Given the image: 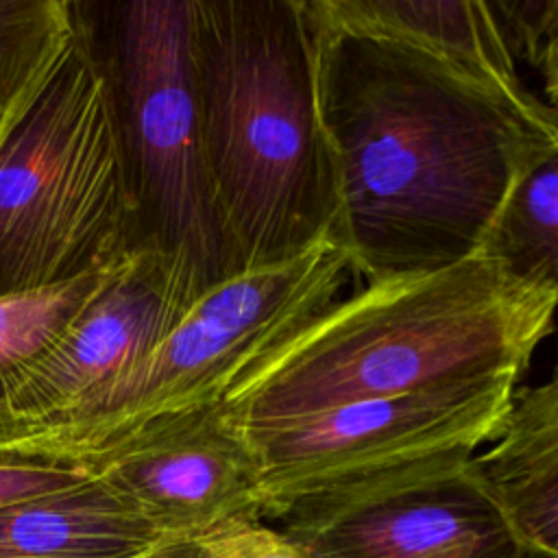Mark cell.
Returning a JSON list of instances; mask_svg holds the SVG:
<instances>
[{"label":"cell","mask_w":558,"mask_h":558,"mask_svg":"<svg viewBox=\"0 0 558 558\" xmlns=\"http://www.w3.org/2000/svg\"><path fill=\"white\" fill-rule=\"evenodd\" d=\"M477 257L558 305V118L523 153Z\"/></svg>","instance_id":"13"},{"label":"cell","mask_w":558,"mask_h":558,"mask_svg":"<svg viewBox=\"0 0 558 558\" xmlns=\"http://www.w3.org/2000/svg\"><path fill=\"white\" fill-rule=\"evenodd\" d=\"M196 299L172 259L133 246L107 272L94 299L13 397V440H22L126 375Z\"/></svg>","instance_id":"10"},{"label":"cell","mask_w":558,"mask_h":558,"mask_svg":"<svg viewBox=\"0 0 558 558\" xmlns=\"http://www.w3.org/2000/svg\"><path fill=\"white\" fill-rule=\"evenodd\" d=\"M558 447V368L534 388L517 390L510 418L501 436L484 453L482 466L512 464Z\"/></svg>","instance_id":"18"},{"label":"cell","mask_w":558,"mask_h":558,"mask_svg":"<svg viewBox=\"0 0 558 558\" xmlns=\"http://www.w3.org/2000/svg\"><path fill=\"white\" fill-rule=\"evenodd\" d=\"M111 266L68 283L0 299V442L13 440L11 405L20 384L63 338Z\"/></svg>","instance_id":"14"},{"label":"cell","mask_w":558,"mask_h":558,"mask_svg":"<svg viewBox=\"0 0 558 558\" xmlns=\"http://www.w3.org/2000/svg\"><path fill=\"white\" fill-rule=\"evenodd\" d=\"M473 464L521 538L541 558H558V447L501 466H482L473 456Z\"/></svg>","instance_id":"16"},{"label":"cell","mask_w":558,"mask_h":558,"mask_svg":"<svg viewBox=\"0 0 558 558\" xmlns=\"http://www.w3.org/2000/svg\"><path fill=\"white\" fill-rule=\"evenodd\" d=\"M349 272L325 242L211 286L126 375L28 438L94 456L146 423L220 403L255 360L336 303Z\"/></svg>","instance_id":"6"},{"label":"cell","mask_w":558,"mask_h":558,"mask_svg":"<svg viewBox=\"0 0 558 558\" xmlns=\"http://www.w3.org/2000/svg\"><path fill=\"white\" fill-rule=\"evenodd\" d=\"M338 214L331 242L368 283L480 255L527 146L558 109L519 105L429 52L303 0Z\"/></svg>","instance_id":"1"},{"label":"cell","mask_w":558,"mask_h":558,"mask_svg":"<svg viewBox=\"0 0 558 558\" xmlns=\"http://www.w3.org/2000/svg\"><path fill=\"white\" fill-rule=\"evenodd\" d=\"M92 456L22 438L0 442V508L94 480Z\"/></svg>","instance_id":"17"},{"label":"cell","mask_w":558,"mask_h":558,"mask_svg":"<svg viewBox=\"0 0 558 558\" xmlns=\"http://www.w3.org/2000/svg\"><path fill=\"white\" fill-rule=\"evenodd\" d=\"M556 310L482 257L368 283L255 360L220 405L257 427L362 399L519 384Z\"/></svg>","instance_id":"2"},{"label":"cell","mask_w":558,"mask_h":558,"mask_svg":"<svg viewBox=\"0 0 558 558\" xmlns=\"http://www.w3.org/2000/svg\"><path fill=\"white\" fill-rule=\"evenodd\" d=\"M214 558H303L262 521L225 530L216 538Z\"/></svg>","instance_id":"20"},{"label":"cell","mask_w":558,"mask_h":558,"mask_svg":"<svg viewBox=\"0 0 558 558\" xmlns=\"http://www.w3.org/2000/svg\"><path fill=\"white\" fill-rule=\"evenodd\" d=\"M126 150L135 246L177 264L198 296L242 272L207 163L194 63L192 0L122 2L102 52Z\"/></svg>","instance_id":"5"},{"label":"cell","mask_w":558,"mask_h":558,"mask_svg":"<svg viewBox=\"0 0 558 558\" xmlns=\"http://www.w3.org/2000/svg\"><path fill=\"white\" fill-rule=\"evenodd\" d=\"M137 244L116 94L92 22L0 118V299L74 281Z\"/></svg>","instance_id":"4"},{"label":"cell","mask_w":558,"mask_h":558,"mask_svg":"<svg viewBox=\"0 0 558 558\" xmlns=\"http://www.w3.org/2000/svg\"><path fill=\"white\" fill-rule=\"evenodd\" d=\"M493 9L512 52L538 72L549 105L558 109V0H497Z\"/></svg>","instance_id":"19"},{"label":"cell","mask_w":558,"mask_h":558,"mask_svg":"<svg viewBox=\"0 0 558 558\" xmlns=\"http://www.w3.org/2000/svg\"><path fill=\"white\" fill-rule=\"evenodd\" d=\"M92 462L161 538H207L264 519L255 451L220 403L146 423Z\"/></svg>","instance_id":"9"},{"label":"cell","mask_w":558,"mask_h":558,"mask_svg":"<svg viewBox=\"0 0 558 558\" xmlns=\"http://www.w3.org/2000/svg\"><path fill=\"white\" fill-rule=\"evenodd\" d=\"M78 4L0 0V118L20 100L74 31Z\"/></svg>","instance_id":"15"},{"label":"cell","mask_w":558,"mask_h":558,"mask_svg":"<svg viewBox=\"0 0 558 558\" xmlns=\"http://www.w3.org/2000/svg\"><path fill=\"white\" fill-rule=\"evenodd\" d=\"M159 532L100 480L0 508V558H133Z\"/></svg>","instance_id":"12"},{"label":"cell","mask_w":558,"mask_h":558,"mask_svg":"<svg viewBox=\"0 0 558 558\" xmlns=\"http://www.w3.org/2000/svg\"><path fill=\"white\" fill-rule=\"evenodd\" d=\"M514 395L517 384L432 388L240 427L259 464L264 517L307 495L416 462L475 456L506 429Z\"/></svg>","instance_id":"7"},{"label":"cell","mask_w":558,"mask_h":558,"mask_svg":"<svg viewBox=\"0 0 558 558\" xmlns=\"http://www.w3.org/2000/svg\"><path fill=\"white\" fill-rule=\"evenodd\" d=\"M192 63L211 183L242 270L331 242L338 196L303 0H192Z\"/></svg>","instance_id":"3"},{"label":"cell","mask_w":558,"mask_h":558,"mask_svg":"<svg viewBox=\"0 0 558 558\" xmlns=\"http://www.w3.org/2000/svg\"><path fill=\"white\" fill-rule=\"evenodd\" d=\"M323 17L416 46L501 96L534 105L493 2L480 0H310Z\"/></svg>","instance_id":"11"},{"label":"cell","mask_w":558,"mask_h":558,"mask_svg":"<svg viewBox=\"0 0 558 558\" xmlns=\"http://www.w3.org/2000/svg\"><path fill=\"white\" fill-rule=\"evenodd\" d=\"M216 538L218 534L207 538H161L157 545L133 558H214Z\"/></svg>","instance_id":"21"},{"label":"cell","mask_w":558,"mask_h":558,"mask_svg":"<svg viewBox=\"0 0 558 558\" xmlns=\"http://www.w3.org/2000/svg\"><path fill=\"white\" fill-rule=\"evenodd\" d=\"M270 519L303 558H541L469 453L314 493Z\"/></svg>","instance_id":"8"}]
</instances>
